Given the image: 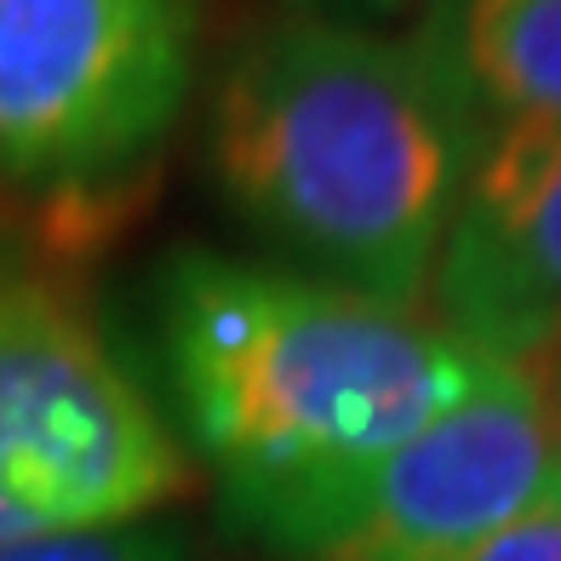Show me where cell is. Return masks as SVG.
<instances>
[{
    "label": "cell",
    "mask_w": 561,
    "mask_h": 561,
    "mask_svg": "<svg viewBox=\"0 0 561 561\" xmlns=\"http://www.w3.org/2000/svg\"><path fill=\"white\" fill-rule=\"evenodd\" d=\"M481 126L407 35L287 0L229 46L207 110L213 184L304 275L430 310Z\"/></svg>",
    "instance_id": "cell-1"
},
{
    "label": "cell",
    "mask_w": 561,
    "mask_h": 561,
    "mask_svg": "<svg viewBox=\"0 0 561 561\" xmlns=\"http://www.w3.org/2000/svg\"><path fill=\"white\" fill-rule=\"evenodd\" d=\"M156 339L229 522L373 465L499 367L430 310L224 252H178L161 270Z\"/></svg>",
    "instance_id": "cell-2"
},
{
    "label": "cell",
    "mask_w": 561,
    "mask_h": 561,
    "mask_svg": "<svg viewBox=\"0 0 561 561\" xmlns=\"http://www.w3.org/2000/svg\"><path fill=\"white\" fill-rule=\"evenodd\" d=\"M190 488V453L87 293L0 207V545L138 527Z\"/></svg>",
    "instance_id": "cell-3"
},
{
    "label": "cell",
    "mask_w": 561,
    "mask_h": 561,
    "mask_svg": "<svg viewBox=\"0 0 561 561\" xmlns=\"http://www.w3.org/2000/svg\"><path fill=\"white\" fill-rule=\"evenodd\" d=\"M556 481V396L522 367H493L401 447L236 527L293 561H442L516 522Z\"/></svg>",
    "instance_id": "cell-4"
},
{
    "label": "cell",
    "mask_w": 561,
    "mask_h": 561,
    "mask_svg": "<svg viewBox=\"0 0 561 561\" xmlns=\"http://www.w3.org/2000/svg\"><path fill=\"white\" fill-rule=\"evenodd\" d=\"M190 87V0H0V184H110L167 144Z\"/></svg>",
    "instance_id": "cell-5"
},
{
    "label": "cell",
    "mask_w": 561,
    "mask_h": 561,
    "mask_svg": "<svg viewBox=\"0 0 561 561\" xmlns=\"http://www.w3.org/2000/svg\"><path fill=\"white\" fill-rule=\"evenodd\" d=\"M430 316L499 367L561 362V121L493 133L476 156Z\"/></svg>",
    "instance_id": "cell-6"
},
{
    "label": "cell",
    "mask_w": 561,
    "mask_h": 561,
    "mask_svg": "<svg viewBox=\"0 0 561 561\" xmlns=\"http://www.w3.org/2000/svg\"><path fill=\"white\" fill-rule=\"evenodd\" d=\"M407 41L481 138L561 121V0H419Z\"/></svg>",
    "instance_id": "cell-7"
},
{
    "label": "cell",
    "mask_w": 561,
    "mask_h": 561,
    "mask_svg": "<svg viewBox=\"0 0 561 561\" xmlns=\"http://www.w3.org/2000/svg\"><path fill=\"white\" fill-rule=\"evenodd\" d=\"M0 561H184V545L161 527H98V533H58V539L0 545Z\"/></svg>",
    "instance_id": "cell-8"
},
{
    "label": "cell",
    "mask_w": 561,
    "mask_h": 561,
    "mask_svg": "<svg viewBox=\"0 0 561 561\" xmlns=\"http://www.w3.org/2000/svg\"><path fill=\"white\" fill-rule=\"evenodd\" d=\"M442 561H561V481L533 510H522L516 522L493 527L488 539H476Z\"/></svg>",
    "instance_id": "cell-9"
},
{
    "label": "cell",
    "mask_w": 561,
    "mask_h": 561,
    "mask_svg": "<svg viewBox=\"0 0 561 561\" xmlns=\"http://www.w3.org/2000/svg\"><path fill=\"white\" fill-rule=\"evenodd\" d=\"M362 7H367V12H401L407 0H362Z\"/></svg>",
    "instance_id": "cell-10"
},
{
    "label": "cell",
    "mask_w": 561,
    "mask_h": 561,
    "mask_svg": "<svg viewBox=\"0 0 561 561\" xmlns=\"http://www.w3.org/2000/svg\"><path fill=\"white\" fill-rule=\"evenodd\" d=\"M556 424H561V385H556Z\"/></svg>",
    "instance_id": "cell-11"
}]
</instances>
